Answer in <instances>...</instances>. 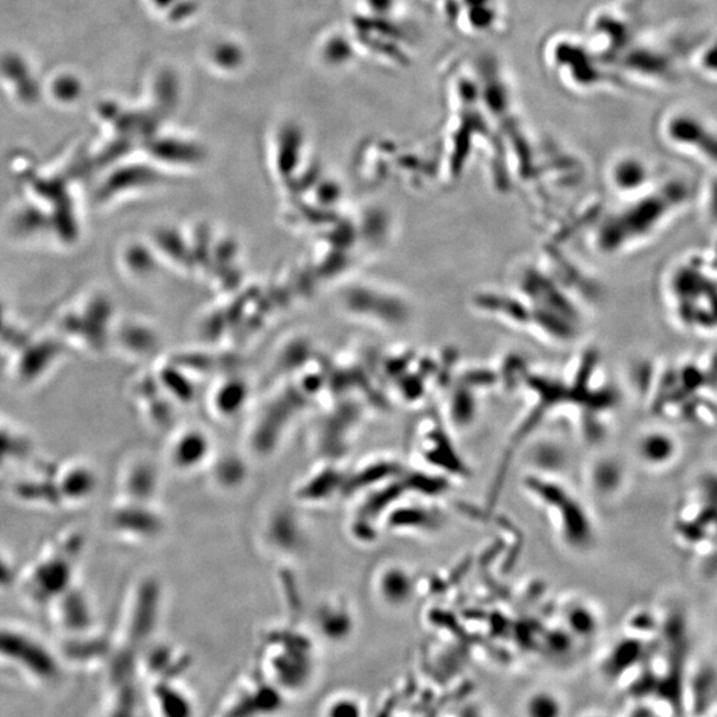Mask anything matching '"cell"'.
I'll return each mask as SVG.
<instances>
[{"label": "cell", "mask_w": 717, "mask_h": 717, "mask_svg": "<svg viewBox=\"0 0 717 717\" xmlns=\"http://www.w3.org/2000/svg\"><path fill=\"white\" fill-rule=\"evenodd\" d=\"M561 696L550 690L533 691L524 703L525 717H563Z\"/></svg>", "instance_id": "2"}, {"label": "cell", "mask_w": 717, "mask_h": 717, "mask_svg": "<svg viewBox=\"0 0 717 717\" xmlns=\"http://www.w3.org/2000/svg\"><path fill=\"white\" fill-rule=\"evenodd\" d=\"M0 658L43 682L53 681L59 671L55 658L23 634L0 631Z\"/></svg>", "instance_id": "1"}, {"label": "cell", "mask_w": 717, "mask_h": 717, "mask_svg": "<svg viewBox=\"0 0 717 717\" xmlns=\"http://www.w3.org/2000/svg\"><path fill=\"white\" fill-rule=\"evenodd\" d=\"M587 717H607V716H604V715H590Z\"/></svg>", "instance_id": "5"}, {"label": "cell", "mask_w": 717, "mask_h": 717, "mask_svg": "<svg viewBox=\"0 0 717 717\" xmlns=\"http://www.w3.org/2000/svg\"><path fill=\"white\" fill-rule=\"evenodd\" d=\"M157 703H161L164 717H189L190 707L186 696L179 690L164 688L157 691Z\"/></svg>", "instance_id": "3"}, {"label": "cell", "mask_w": 717, "mask_h": 717, "mask_svg": "<svg viewBox=\"0 0 717 717\" xmlns=\"http://www.w3.org/2000/svg\"><path fill=\"white\" fill-rule=\"evenodd\" d=\"M325 717H363V707L357 697L338 695L326 704Z\"/></svg>", "instance_id": "4"}]
</instances>
